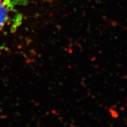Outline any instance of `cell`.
Segmentation results:
<instances>
[{"label": "cell", "mask_w": 127, "mask_h": 127, "mask_svg": "<svg viewBox=\"0 0 127 127\" xmlns=\"http://www.w3.org/2000/svg\"><path fill=\"white\" fill-rule=\"evenodd\" d=\"M20 0H0V32L9 24Z\"/></svg>", "instance_id": "obj_1"}]
</instances>
